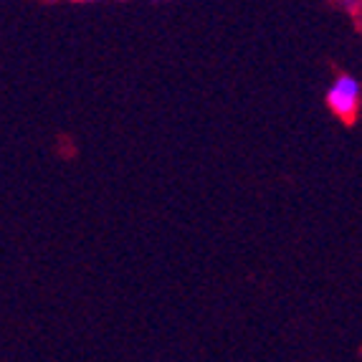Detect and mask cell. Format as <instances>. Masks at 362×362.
<instances>
[{
  "mask_svg": "<svg viewBox=\"0 0 362 362\" xmlns=\"http://www.w3.org/2000/svg\"><path fill=\"white\" fill-rule=\"evenodd\" d=\"M327 107L334 117L344 122H352L360 112V102H362V91H360V81L350 74H339L332 81V86L327 89Z\"/></svg>",
  "mask_w": 362,
  "mask_h": 362,
  "instance_id": "obj_1",
  "label": "cell"
},
{
  "mask_svg": "<svg viewBox=\"0 0 362 362\" xmlns=\"http://www.w3.org/2000/svg\"><path fill=\"white\" fill-rule=\"evenodd\" d=\"M344 3H347V6H355V3H357V0H344Z\"/></svg>",
  "mask_w": 362,
  "mask_h": 362,
  "instance_id": "obj_2",
  "label": "cell"
},
{
  "mask_svg": "<svg viewBox=\"0 0 362 362\" xmlns=\"http://www.w3.org/2000/svg\"><path fill=\"white\" fill-rule=\"evenodd\" d=\"M76 3H89V0H76Z\"/></svg>",
  "mask_w": 362,
  "mask_h": 362,
  "instance_id": "obj_3",
  "label": "cell"
}]
</instances>
